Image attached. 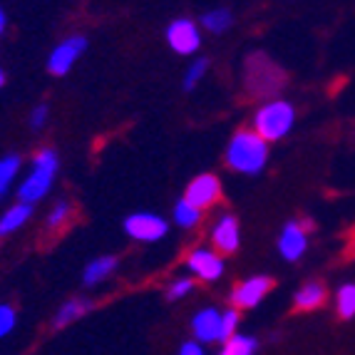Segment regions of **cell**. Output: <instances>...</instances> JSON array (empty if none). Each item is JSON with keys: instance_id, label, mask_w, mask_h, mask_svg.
<instances>
[{"instance_id": "24", "label": "cell", "mask_w": 355, "mask_h": 355, "mask_svg": "<svg viewBox=\"0 0 355 355\" xmlns=\"http://www.w3.org/2000/svg\"><path fill=\"white\" fill-rule=\"evenodd\" d=\"M336 311L343 320L355 318V284H340L336 291Z\"/></svg>"}, {"instance_id": "23", "label": "cell", "mask_w": 355, "mask_h": 355, "mask_svg": "<svg viewBox=\"0 0 355 355\" xmlns=\"http://www.w3.org/2000/svg\"><path fill=\"white\" fill-rule=\"evenodd\" d=\"M259 350V340L251 336H243V333H236L231 336L224 345H221L219 355H254Z\"/></svg>"}, {"instance_id": "31", "label": "cell", "mask_w": 355, "mask_h": 355, "mask_svg": "<svg viewBox=\"0 0 355 355\" xmlns=\"http://www.w3.org/2000/svg\"><path fill=\"white\" fill-rule=\"evenodd\" d=\"M6 83H8V72H6V67L0 65V89L6 87Z\"/></svg>"}, {"instance_id": "9", "label": "cell", "mask_w": 355, "mask_h": 355, "mask_svg": "<svg viewBox=\"0 0 355 355\" xmlns=\"http://www.w3.org/2000/svg\"><path fill=\"white\" fill-rule=\"evenodd\" d=\"M311 231H313V221L311 219L286 221L279 231V241H276L281 259L288 261V263L301 259V256L308 251V236H311Z\"/></svg>"}, {"instance_id": "27", "label": "cell", "mask_w": 355, "mask_h": 355, "mask_svg": "<svg viewBox=\"0 0 355 355\" xmlns=\"http://www.w3.org/2000/svg\"><path fill=\"white\" fill-rule=\"evenodd\" d=\"M18 326V311L10 303H0V338H6L12 333V328Z\"/></svg>"}, {"instance_id": "17", "label": "cell", "mask_w": 355, "mask_h": 355, "mask_svg": "<svg viewBox=\"0 0 355 355\" xmlns=\"http://www.w3.org/2000/svg\"><path fill=\"white\" fill-rule=\"evenodd\" d=\"M92 308H95V303L89 301V298H85V296L67 298V301L58 308V313L53 315V328H55V331H60V328H67L70 323H75V320L85 318Z\"/></svg>"}, {"instance_id": "8", "label": "cell", "mask_w": 355, "mask_h": 355, "mask_svg": "<svg viewBox=\"0 0 355 355\" xmlns=\"http://www.w3.org/2000/svg\"><path fill=\"white\" fill-rule=\"evenodd\" d=\"M184 263H187L189 276H194L196 281H204V284H216L226 271L224 256L214 249V246H194L187 254Z\"/></svg>"}, {"instance_id": "29", "label": "cell", "mask_w": 355, "mask_h": 355, "mask_svg": "<svg viewBox=\"0 0 355 355\" xmlns=\"http://www.w3.org/2000/svg\"><path fill=\"white\" fill-rule=\"evenodd\" d=\"M179 355H207V353H204L202 343H196V340H187V343L179 348Z\"/></svg>"}, {"instance_id": "28", "label": "cell", "mask_w": 355, "mask_h": 355, "mask_svg": "<svg viewBox=\"0 0 355 355\" xmlns=\"http://www.w3.org/2000/svg\"><path fill=\"white\" fill-rule=\"evenodd\" d=\"M239 328V311L236 308H226L221 315V343H226L231 336H236Z\"/></svg>"}, {"instance_id": "18", "label": "cell", "mask_w": 355, "mask_h": 355, "mask_svg": "<svg viewBox=\"0 0 355 355\" xmlns=\"http://www.w3.org/2000/svg\"><path fill=\"white\" fill-rule=\"evenodd\" d=\"M199 25H202L204 33H209V35H214V37L226 35V33L234 28V12H231L226 6L209 8V10L202 12Z\"/></svg>"}, {"instance_id": "11", "label": "cell", "mask_w": 355, "mask_h": 355, "mask_svg": "<svg viewBox=\"0 0 355 355\" xmlns=\"http://www.w3.org/2000/svg\"><path fill=\"white\" fill-rule=\"evenodd\" d=\"M221 194H224L221 179L211 172H204V174H196V177L187 184V189H184L182 196L187 202L194 204V207L202 209V211H209V209H214L221 202Z\"/></svg>"}, {"instance_id": "20", "label": "cell", "mask_w": 355, "mask_h": 355, "mask_svg": "<svg viewBox=\"0 0 355 355\" xmlns=\"http://www.w3.org/2000/svg\"><path fill=\"white\" fill-rule=\"evenodd\" d=\"M172 221L184 231H191L204 221V211L199 207H194L191 202H187L184 196H179L172 207Z\"/></svg>"}, {"instance_id": "30", "label": "cell", "mask_w": 355, "mask_h": 355, "mask_svg": "<svg viewBox=\"0 0 355 355\" xmlns=\"http://www.w3.org/2000/svg\"><path fill=\"white\" fill-rule=\"evenodd\" d=\"M6 33H8V12H6V8L0 6V40L6 37Z\"/></svg>"}, {"instance_id": "2", "label": "cell", "mask_w": 355, "mask_h": 355, "mask_svg": "<svg viewBox=\"0 0 355 355\" xmlns=\"http://www.w3.org/2000/svg\"><path fill=\"white\" fill-rule=\"evenodd\" d=\"M271 159V144L256 135L251 127H241L229 137L224 149V164L229 172L241 177H259Z\"/></svg>"}, {"instance_id": "7", "label": "cell", "mask_w": 355, "mask_h": 355, "mask_svg": "<svg viewBox=\"0 0 355 355\" xmlns=\"http://www.w3.org/2000/svg\"><path fill=\"white\" fill-rule=\"evenodd\" d=\"M122 229L132 241L157 243L169 234V219L157 211H132L122 221Z\"/></svg>"}, {"instance_id": "6", "label": "cell", "mask_w": 355, "mask_h": 355, "mask_svg": "<svg viewBox=\"0 0 355 355\" xmlns=\"http://www.w3.org/2000/svg\"><path fill=\"white\" fill-rule=\"evenodd\" d=\"M164 40L169 45V50L177 53L179 58H194L202 50L204 30L199 25V20L182 15V18H174L164 28Z\"/></svg>"}, {"instance_id": "13", "label": "cell", "mask_w": 355, "mask_h": 355, "mask_svg": "<svg viewBox=\"0 0 355 355\" xmlns=\"http://www.w3.org/2000/svg\"><path fill=\"white\" fill-rule=\"evenodd\" d=\"M221 315L224 311H219L216 306H204L196 311L191 318V333L196 343L207 345L221 340Z\"/></svg>"}, {"instance_id": "5", "label": "cell", "mask_w": 355, "mask_h": 355, "mask_svg": "<svg viewBox=\"0 0 355 355\" xmlns=\"http://www.w3.org/2000/svg\"><path fill=\"white\" fill-rule=\"evenodd\" d=\"M87 48H89V37L83 35V33L65 35L60 42H55L53 50L48 53L45 70H48L53 77H67L72 72V67L85 58Z\"/></svg>"}, {"instance_id": "19", "label": "cell", "mask_w": 355, "mask_h": 355, "mask_svg": "<svg viewBox=\"0 0 355 355\" xmlns=\"http://www.w3.org/2000/svg\"><path fill=\"white\" fill-rule=\"evenodd\" d=\"M20 172H23V157L18 152H8L0 157V199L15 187Z\"/></svg>"}, {"instance_id": "3", "label": "cell", "mask_w": 355, "mask_h": 355, "mask_svg": "<svg viewBox=\"0 0 355 355\" xmlns=\"http://www.w3.org/2000/svg\"><path fill=\"white\" fill-rule=\"evenodd\" d=\"M60 174V154L53 147H40L30 159L28 172L18 182V202L40 204L53 191Z\"/></svg>"}, {"instance_id": "12", "label": "cell", "mask_w": 355, "mask_h": 355, "mask_svg": "<svg viewBox=\"0 0 355 355\" xmlns=\"http://www.w3.org/2000/svg\"><path fill=\"white\" fill-rule=\"evenodd\" d=\"M209 241L221 256L236 254L239 246H241V224H239L236 214L221 211L209 229Z\"/></svg>"}, {"instance_id": "10", "label": "cell", "mask_w": 355, "mask_h": 355, "mask_svg": "<svg viewBox=\"0 0 355 355\" xmlns=\"http://www.w3.org/2000/svg\"><path fill=\"white\" fill-rule=\"evenodd\" d=\"M273 291V279L271 276H249V279L239 281L234 288H231V308L236 311H251V308L261 306L263 298Z\"/></svg>"}, {"instance_id": "21", "label": "cell", "mask_w": 355, "mask_h": 355, "mask_svg": "<svg viewBox=\"0 0 355 355\" xmlns=\"http://www.w3.org/2000/svg\"><path fill=\"white\" fill-rule=\"evenodd\" d=\"M72 216H75V207H72L70 199H58V202L48 209V214H45V231L60 234V231L72 221Z\"/></svg>"}, {"instance_id": "4", "label": "cell", "mask_w": 355, "mask_h": 355, "mask_svg": "<svg viewBox=\"0 0 355 355\" xmlns=\"http://www.w3.org/2000/svg\"><path fill=\"white\" fill-rule=\"evenodd\" d=\"M251 130L263 137L268 144L281 142L296 127V107L286 97H273V100L259 102V107L251 114Z\"/></svg>"}, {"instance_id": "15", "label": "cell", "mask_w": 355, "mask_h": 355, "mask_svg": "<svg viewBox=\"0 0 355 355\" xmlns=\"http://www.w3.org/2000/svg\"><path fill=\"white\" fill-rule=\"evenodd\" d=\"M326 301H328V288H326V284H320V281H306V284L293 293V308L301 311V313L323 308Z\"/></svg>"}, {"instance_id": "1", "label": "cell", "mask_w": 355, "mask_h": 355, "mask_svg": "<svg viewBox=\"0 0 355 355\" xmlns=\"http://www.w3.org/2000/svg\"><path fill=\"white\" fill-rule=\"evenodd\" d=\"M241 85L243 92L249 97L266 102L273 100V97H281V92L288 85V75L271 55L263 53V50H256V53H249L243 60Z\"/></svg>"}, {"instance_id": "16", "label": "cell", "mask_w": 355, "mask_h": 355, "mask_svg": "<svg viewBox=\"0 0 355 355\" xmlns=\"http://www.w3.org/2000/svg\"><path fill=\"white\" fill-rule=\"evenodd\" d=\"M117 268H119L117 256H110V254L97 256V259H92L87 263V266H85V271H83V284L87 286V288H95V286L105 284L107 279H112Z\"/></svg>"}, {"instance_id": "22", "label": "cell", "mask_w": 355, "mask_h": 355, "mask_svg": "<svg viewBox=\"0 0 355 355\" xmlns=\"http://www.w3.org/2000/svg\"><path fill=\"white\" fill-rule=\"evenodd\" d=\"M209 67H211V62H209V58H191V62L187 65V70H184V77H182V89L184 92H194L199 85L204 83V77L209 75Z\"/></svg>"}, {"instance_id": "25", "label": "cell", "mask_w": 355, "mask_h": 355, "mask_svg": "<svg viewBox=\"0 0 355 355\" xmlns=\"http://www.w3.org/2000/svg\"><path fill=\"white\" fill-rule=\"evenodd\" d=\"M194 288H196L194 276H177V279H172V284L166 286V298H169V301H182V298L189 296Z\"/></svg>"}, {"instance_id": "26", "label": "cell", "mask_w": 355, "mask_h": 355, "mask_svg": "<svg viewBox=\"0 0 355 355\" xmlns=\"http://www.w3.org/2000/svg\"><path fill=\"white\" fill-rule=\"evenodd\" d=\"M50 122V105L48 102H37L28 114V127L33 132H42Z\"/></svg>"}, {"instance_id": "14", "label": "cell", "mask_w": 355, "mask_h": 355, "mask_svg": "<svg viewBox=\"0 0 355 355\" xmlns=\"http://www.w3.org/2000/svg\"><path fill=\"white\" fill-rule=\"evenodd\" d=\"M33 216H35V204L18 202V199H15L10 207L0 211V239L18 234L20 229H25V226L30 224Z\"/></svg>"}]
</instances>
